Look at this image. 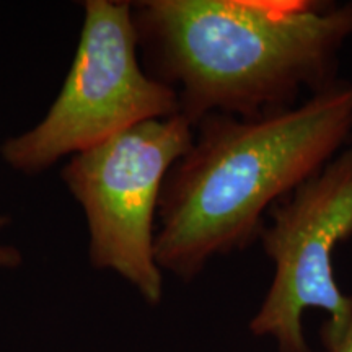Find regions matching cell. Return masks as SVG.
Here are the masks:
<instances>
[{"instance_id":"5b68a950","label":"cell","mask_w":352,"mask_h":352,"mask_svg":"<svg viewBox=\"0 0 352 352\" xmlns=\"http://www.w3.org/2000/svg\"><path fill=\"white\" fill-rule=\"evenodd\" d=\"M270 217L259 241L274 276L250 333L276 341L277 352H311L302 320L307 310L320 308L329 316L321 344L334 352L352 321V297L333 274L334 248L352 235V147L277 202Z\"/></svg>"},{"instance_id":"6da1fadb","label":"cell","mask_w":352,"mask_h":352,"mask_svg":"<svg viewBox=\"0 0 352 352\" xmlns=\"http://www.w3.org/2000/svg\"><path fill=\"white\" fill-rule=\"evenodd\" d=\"M147 74L173 88L179 116L256 118L297 107L303 90L340 82L352 2L140 0L131 2Z\"/></svg>"},{"instance_id":"8992f818","label":"cell","mask_w":352,"mask_h":352,"mask_svg":"<svg viewBox=\"0 0 352 352\" xmlns=\"http://www.w3.org/2000/svg\"><path fill=\"white\" fill-rule=\"evenodd\" d=\"M8 223H10V217L6 214H0V233L6 230ZM21 261H23V256H21L20 250L3 243L2 239H0V272L15 270V267L20 266Z\"/></svg>"},{"instance_id":"3957f363","label":"cell","mask_w":352,"mask_h":352,"mask_svg":"<svg viewBox=\"0 0 352 352\" xmlns=\"http://www.w3.org/2000/svg\"><path fill=\"white\" fill-rule=\"evenodd\" d=\"M76 56L43 120L0 145L12 170L34 175L144 121L179 114L173 88L139 60L131 2L85 0Z\"/></svg>"},{"instance_id":"52a82bcc","label":"cell","mask_w":352,"mask_h":352,"mask_svg":"<svg viewBox=\"0 0 352 352\" xmlns=\"http://www.w3.org/2000/svg\"><path fill=\"white\" fill-rule=\"evenodd\" d=\"M334 352H352V321H351L349 329H347L344 340H342L340 347H338Z\"/></svg>"},{"instance_id":"7a4b0ae2","label":"cell","mask_w":352,"mask_h":352,"mask_svg":"<svg viewBox=\"0 0 352 352\" xmlns=\"http://www.w3.org/2000/svg\"><path fill=\"white\" fill-rule=\"evenodd\" d=\"M352 134L351 82L256 118L214 113L166 175L155 261L183 280L259 240L264 215L320 173Z\"/></svg>"},{"instance_id":"277c9868","label":"cell","mask_w":352,"mask_h":352,"mask_svg":"<svg viewBox=\"0 0 352 352\" xmlns=\"http://www.w3.org/2000/svg\"><path fill=\"white\" fill-rule=\"evenodd\" d=\"M195 139L179 114L151 120L70 157L63 182L85 214L88 258L113 271L148 305L164 297L155 261L157 212L165 178Z\"/></svg>"},{"instance_id":"ba28073f","label":"cell","mask_w":352,"mask_h":352,"mask_svg":"<svg viewBox=\"0 0 352 352\" xmlns=\"http://www.w3.org/2000/svg\"><path fill=\"white\" fill-rule=\"evenodd\" d=\"M351 95H352V82H351Z\"/></svg>"}]
</instances>
